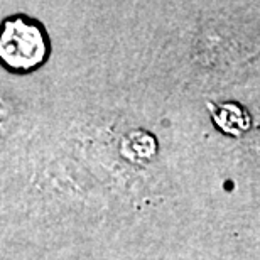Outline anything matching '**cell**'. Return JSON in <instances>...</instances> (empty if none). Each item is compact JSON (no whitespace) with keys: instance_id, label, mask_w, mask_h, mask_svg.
Wrapping results in <instances>:
<instances>
[{"instance_id":"1","label":"cell","mask_w":260,"mask_h":260,"mask_svg":"<svg viewBox=\"0 0 260 260\" xmlns=\"http://www.w3.org/2000/svg\"><path fill=\"white\" fill-rule=\"evenodd\" d=\"M51 41L44 25L25 14H14L2 20L0 63L14 75H29L46 64Z\"/></svg>"},{"instance_id":"3","label":"cell","mask_w":260,"mask_h":260,"mask_svg":"<svg viewBox=\"0 0 260 260\" xmlns=\"http://www.w3.org/2000/svg\"><path fill=\"white\" fill-rule=\"evenodd\" d=\"M120 152L130 162L144 164L154 157L157 152V140L152 134L145 130H134L122 139Z\"/></svg>"},{"instance_id":"2","label":"cell","mask_w":260,"mask_h":260,"mask_svg":"<svg viewBox=\"0 0 260 260\" xmlns=\"http://www.w3.org/2000/svg\"><path fill=\"white\" fill-rule=\"evenodd\" d=\"M213 123L218 130L232 137H240L252 125V118L240 103L226 102L213 112Z\"/></svg>"}]
</instances>
